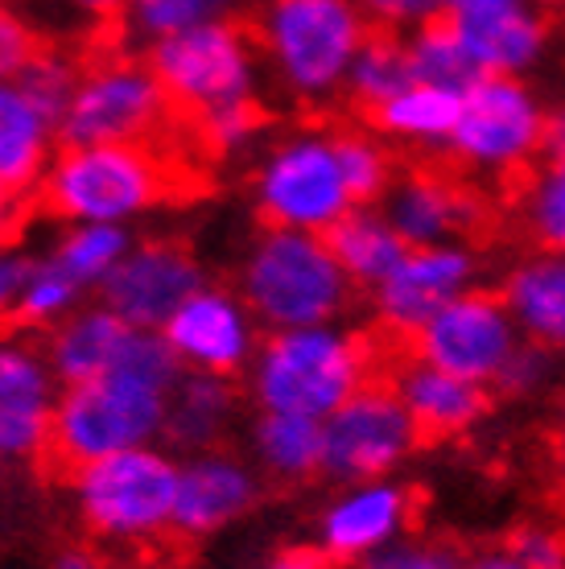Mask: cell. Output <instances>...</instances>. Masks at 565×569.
Instances as JSON below:
<instances>
[{
    "label": "cell",
    "mask_w": 565,
    "mask_h": 569,
    "mask_svg": "<svg viewBox=\"0 0 565 569\" xmlns=\"http://www.w3.org/2000/svg\"><path fill=\"white\" fill-rule=\"evenodd\" d=\"M458 108H463L458 91L409 83L400 96H393V100L384 103L380 112H371L368 120L384 141L409 144V149H422V153H442V149H450Z\"/></svg>",
    "instance_id": "obj_26"
},
{
    "label": "cell",
    "mask_w": 565,
    "mask_h": 569,
    "mask_svg": "<svg viewBox=\"0 0 565 569\" xmlns=\"http://www.w3.org/2000/svg\"><path fill=\"white\" fill-rule=\"evenodd\" d=\"M326 243H330V252L343 264V272L351 277L355 289H368V293L409 252V243L400 240V231L388 223V214L380 207L347 211L335 228L326 231Z\"/></svg>",
    "instance_id": "obj_27"
},
{
    "label": "cell",
    "mask_w": 565,
    "mask_h": 569,
    "mask_svg": "<svg viewBox=\"0 0 565 569\" xmlns=\"http://www.w3.org/2000/svg\"><path fill=\"white\" fill-rule=\"evenodd\" d=\"M422 446L405 400L396 397L393 380H371L343 400L323 421V475L335 483H368L388 479L405 458Z\"/></svg>",
    "instance_id": "obj_11"
},
{
    "label": "cell",
    "mask_w": 565,
    "mask_h": 569,
    "mask_svg": "<svg viewBox=\"0 0 565 569\" xmlns=\"http://www.w3.org/2000/svg\"><path fill=\"white\" fill-rule=\"evenodd\" d=\"M549 446H553V470H557V483H562V496H565V409L557 413Z\"/></svg>",
    "instance_id": "obj_47"
},
{
    "label": "cell",
    "mask_w": 565,
    "mask_h": 569,
    "mask_svg": "<svg viewBox=\"0 0 565 569\" xmlns=\"http://www.w3.org/2000/svg\"><path fill=\"white\" fill-rule=\"evenodd\" d=\"M26 207H38V199L33 194H17V190L0 182V243H9V236H17V223H21Z\"/></svg>",
    "instance_id": "obj_43"
},
{
    "label": "cell",
    "mask_w": 565,
    "mask_h": 569,
    "mask_svg": "<svg viewBox=\"0 0 565 569\" xmlns=\"http://www.w3.org/2000/svg\"><path fill=\"white\" fill-rule=\"evenodd\" d=\"M388 380H393L396 397L405 400V409H409L422 441L467 438L470 429H479L483 417L492 413L487 385L450 376V371L434 368V363H425V359L409 356V351L393 368Z\"/></svg>",
    "instance_id": "obj_20"
},
{
    "label": "cell",
    "mask_w": 565,
    "mask_h": 569,
    "mask_svg": "<svg viewBox=\"0 0 565 569\" xmlns=\"http://www.w3.org/2000/svg\"><path fill=\"white\" fill-rule=\"evenodd\" d=\"M198 289H202V269L186 243L145 240L141 248H128L125 260L103 277L99 301L120 313L128 327L161 330Z\"/></svg>",
    "instance_id": "obj_15"
},
{
    "label": "cell",
    "mask_w": 565,
    "mask_h": 569,
    "mask_svg": "<svg viewBox=\"0 0 565 569\" xmlns=\"http://www.w3.org/2000/svg\"><path fill=\"white\" fill-rule=\"evenodd\" d=\"M149 71L166 87L178 120L195 124L198 116L219 112L227 103L252 100V38L231 21L186 29V33L153 42Z\"/></svg>",
    "instance_id": "obj_10"
},
{
    "label": "cell",
    "mask_w": 565,
    "mask_h": 569,
    "mask_svg": "<svg viewBox=\"0 0 565 569\" xmlns=\"http://www.w3.org/2000/svg\"><path fill=\"white\" fill-rule=\"evenodd\" d=\"M240 392L227 376L186 368V376L174 385L170 409H166V429L161 438L182 455H202L215 450V441H224L231 417H236Z\"/></svg>",
    "instance_id": "obj_24"
},
{
    "label": "cell",
    "mask_w": 565,
    "mask_h": 569,
    "mask_svg": "<svg viewBox=\"0 0 565 569\" xmlns=\"http://www.w3.org/2000/svg\"><path fill=\"white\" fill-rule=\"evenodd\" d=\"M79 79H83V62H79V58H67L42 46L26 71L17 74V87L26 91L29 100H33V108H38L58 132L62 116H67V108H71V100H75V91H79Z\"/></svg>",
    "instance_id": "obj_35"
},
{
    "label": "cell",
    "mask_w": 565,
    "mask_h": 569,
    "mask_svg": "<svg viewBox=\"0 0 565 569\" xmlns=\"http://www.w3.org/2000/svg\"><path fill=\"white\" fill-rule=\"evenodd\" d=\"M467 569H528V566L512 553L508 545H499V549H483V553L467 557Z\"/></svg>",
    "instance_id": "obj_45"
},
{
    "label": "cell",
    "mask_w": 565,
    "mask_h": 569,
    "mask_svg": "<svg viewBox=\"0 0 565 569\" xmlns=\"http://www.w3.org/2000/svg\"><path fill=\"white\" fill-rule=\"evenodd\" d=\"M479 252L463 243H425L409 248L405 260L371 289V310L388 339L409 342L417 330L454 298L479 284Z\"/></svg>",
    "instance_id": "obj_13"
},
{
    "label": "cell",
    "mask_w": 565,
    "mask_h": 569,
    "mask_svg": "<svg viewBox=\"0 0 565 569\" xmlns=\"http://www.w3.org/2000/svg\"><path fill=\"white\" fill-rule=\"evenodd\" d=\"M442 13H479V9H495V4H512V0H438Z\"/></svg>",
    "instance_id": "obj_48"
},
{
    "label": "cell",
    "mask_w": 565,
    "mask_h": 569,
    "mask_svg": "<svg viewBox=\"0 0 565 569\" xmlns=\"http://www.w3.org/2000/svg\"><path fill=\"white\" fill-rule=\"evenodd\" d=\"M504 545H508L528 569H565V528H557V525L528 520V525L512 528V537Z\"/></svg>",
    "instance_id": "obj_38"
},
{
    "label": "cell",
    "mask_w": 565,
    "mask_h": 569,
    "mask_svg": "<svg viewBox=\"0 0 565 569\" xmlns=\"http://www.w3.org/2000/svg\"><path fill=\"white\" fill-rule=\"evenodd\" d=\"M58 376L38 330L0 335V458H38L54 429Z\"/></svg>",
    "instance_id": "obj_16"
},
{
    "label": "cell",
    "mask_w": 565,
    "mask_h": 569,
    "mask_svg": "<svg viewBox=\"0 0 565 569\" xmlns=\"http://www.w3.org/2000/svg\"><path fill=\"white\" fill-rule=\"evenodd\" d=\"M50 144H58L54 124L33 108L17 79H0V182L17 194H33L50 170Z\"/></svg>",
    "instance_id": "obj_25"
},
{
    "label": "cell",
    "mask_w": 565,
    "mask_h": 569,
    "mask_svg": "<svg viewBox=\"0 0 565 569\" xmlns=\"http://www.w3.org/2000/svg\"><path fill=\"white\" fill-rule=\"evenodd\" d=\"M128 335H132V327L120 313H112L108 306H91V310H71L58 327L46 330L42 339L54 376L71 388L116 371Z\"/></svg>",
    "instance_id": "obj_22"
},
{
    "label": "cell",
    "mask_w": 565,
    "mask_h": 569,
    "mask_svg": "<svg viewBox=\"0 0 565 569\" xmlns=\"http://www.w3.org/2000/svg\"><path fill=\"white\" fill-rule=\"evenodd\" d=\"M256 214L265 228L326 231L355 211L335 149V129H301L269 149L252 178Z\"/></svg>",
    "instance_id": "obj_9"
},
{
    "label": "cell",
    "mask_w": 565,
    "mask_h": 569,
    "mask_svg": "<svg viewBox=\"0 0 565 569\" xmlns=\"http://www.w3.org/2000/svg\"><path fill=\"white\" fill-rule=\"evenodd\" d=\"M260 499L256 475L240 458L202 450L190 455L178 470V508H174V541H198L207 532L252 512Z\"/></svg>",
    "instance_id": "obj_19"
},
{
    "label": "cell",
    "mask_w": 565,
    "mask_h": 569,
    "mask_svg": "<svg viewBox=\"0 0 565 569\" xmlns=\"http://www.w3.org/2000/svg\"><path fill=\"white\" fill-rule=\"evenodd\" d=\"M240 298L269 330H301L339 322L351 310L355 284L326 236L265 228L244 260Z\"/></svg>",
    "instance_id": "obj_3"
},
{
    "label": "cell",
    "mask_w": 565,
    "mask_h": 569,
    "mask_svg": "<svg viewBox=\"0 0 565 569\" xmlns=\"http://www.w3.org/2000/svg\"><path fill=\"white\" fill-rule=\"evenodd\" d=\"M359 569H467V557L446 541H425V537H400L396 545L359 561Z\"/></svg>",
    "instance_id": "obj_37"
},
{
    "label": "cell",
    "mask_w": 565,
    "mask_h": 569,
    "mask_svg": "<svg viewBox=\"0 0 565 569\" xmlns=\"http://www.w3.org/2000/svg\"><path fill=\"white\" fill-rule=\"evenodd\" d=\"M380 211L409 248H425V243L470 240L487 219V202L467 178H458L438 161H417L409 170H396L388 194L380 199Z\"/></svg>",
    "instance_id": "obj_14"
},
{
    "label": "cell",
    "mask_w": 565,
    "mask_h": 569,
    "mask_svg": "<svg viewBox=\"0 0 565 569\" xmlns=\"http://www.w3.org/2000/svg\"><path fill=\"white\" fill-rule=\"evenodd\" d=\"M521 327L499 293L492 289H470L450 306H442L409 342H400L409 356L434 363V368L475 380V385H499L508 359L521 351Z\"/></svg>",
    "instance_id": "obj_12"
},
{
    "label": "cell",
    "mask_w": 565,
    "mask_h": 569,
    "mask_svg": "<svg viewBox=\"0 0 565 569\" xmlns=\"http://www.w3.org/2000/svg\"><path fill=\"white\" fill-rule=\"evenodd\" d=\"M335 149L355 207H380L396 178L393 149L376 129H335Z\"/></svg>",
    "instance_id": "obj_32"
},
{
    "label": "cell",
    "mask_w": 565,
    "mask_h": 569,
    "mask_svg": "<svg viewBox=\"0 0 565 569\" xmlns=\"http://www.w3.org/2000/svg\"><path fill=\"white\" fill-rule=\"evenodd\" d=\"M549 112L533 87L512 74H483L463 91L450 149L458 170L479 178H524L545 157Z\"/></svg>",
    "instance_id": "obj_8"
},
{
    "label": "cell",
    "mask_w": 565,
    "mask_h": 569,
    "mask_svg": "<svg viewBox=\"0 0 565 569\" xmlns=\"http://www.w3.org/2000/svg\"><path fill=\"white\" fill-rule=\"evenodd\" d=\"M125 252L128 236L120 223H79L54 248V260L87 289V284H103V277L125 260Z\"/></svg>",
    "instance_id": "obj_34"
},
{
    "label": "cell",
    "mask_w": 565,
    "mask_h": 569,
    "mask_svg": "<svg viewBox=\"0 0 565 569\" xmlns=\"http://www.w3.org/2000/svg\"><path fill=\"white\" fill-rule=\"evenodd\" d=\"M54 569H112V566H108L99 553H91V549H83V545H79V549H67V553L58 557Z\"/></svg>",
    "instance_id": "obj_46"
},
{
    "label": "cell",
    "mask_w": 565,
    "mask_h": 569,
    "mask_svg": "<svg viewBox=\"0 0 565 569\" xmlns=\"http://www.w3.org/2000/svg\"><path fill=\"white\" fill-rule=\"evenodd\" d=\"M409 83H413V62H409L405 33L371 26V33L364 38L359 54H355L351 71H347V83H343L347 103L359 116H371L380 112L393 96H400Z\"/></svg>",
    "instance_id": "obj_29"
},
{
    "label": "cell",
    "mask_w": 565,
    "mask_h": 569,
    "mask_svg": "<svg viewBox=\"0 0 565 569\" xmlns=\"http://www.w3.org/2000/svg\"><path fill=\"white\" fill-rule=\"evenodd\" d=\"M38 50H42V42L29 33L26 21L0 4V79H17L33 62Z\"/></svg>",
    "instance_id": "obj_41"
},
{
    "label": "cell",
    "mask_w": 565,
    "mask_h": 569,
    "mask_svg": "<svg viewBox=\"0 0 565 569\" xmlns=\"http://www.w3.org/2000/svg\"><path fill=\"white\" fill-rule=\"evenodd\" d=\"M450 17L463 46H467L470 62L479 67V74H512V79H521L549 50V21L537 9H524L521 0L479 9V13Z\"/></svg>",
    "instance_id": "obj_21"
},
{
    "label": "cell",
    "mask_w": 565,
    "mask_h": 569,
    "mask_svg": "<svg viewBox=\"0 0 565 569\" xmlns=\"http://www.w3.org/2000/svg\"><path fill=\"white\" fill-rule=\"evenodd\" d=\"M260 569H335V561L323 549H285V553L269 557Z\"/></svg>",
    "instance_id": "obj_44"
},
{
    "label": "cell",
    "mask_w": 565,
    "mask_h": 569,
    "mask_svg": "<svg viewBox=\"0 0 565 569\" xmlns=\"http://www.w3.org/2000/svg\"><path fill=\"white\" fill-rule=\"evenodd\" d=\"M368 33L371 21L359 0H269L256 21V42L285 91L301 103L339 96Z\"/></svg>",
    "instance_id": "obj_5"
},
{
    "label": "cell",
    "mask_w": 565,
    "mask_h": 569,
    "mask_svg": "<svg viewBox=\"0 0 565 569\" xmlns=\"http://www.w3.org/2000/svg\"><path fill=\"white\" fill-rule=\"evenodd\" d=\"M161 330L174 342V351L182 356L186 368L195 371L236 380L256 359L252 310L244 306V298H231L227 289L202 284L195 298H186L178 306V313Z\"/></svg>",
    "instance_id": "obj_18"
},
{
    "label": "cell",
    "mask_w": 565,
    "mask_h": 569,
    "mask_svg": "<svg viewBox=\"0 0 565 569\" xmlns=\"http://www.w3.org/2000/svg\"><path fill=\"white\" fill-rule=\"evenodd\" d=\"M380 342L371 335L326 322V327L272 330L256 347L248 371H252V397L260 409L326 421L343 400L380 380Z\"/></svg>",
    "instance_id": "obj_2"
},
{
    "label": "cell",
    "mask_w": 565,
    "mask_h": 569,
    "mask_svg": "<svg viewBox=\"0 0 565 569\" xmlns=\"http://www.w3.org/2000/svg\"><path fill=\"white\" fill-rule=\"evenodd\" d=\"M553 356L549 347H541V342H521V351L508 359V368L499 376V392H508V397H537L541 388L553 380Z\"/></svg>",
    "instance_id": "obj_39"
},
{
    "label": "cell",
    "mask_w": 565,
    "mask_h": 569,
    "mask_svg": "<svg viewBox=\"0 0 565 569\" xmlns=\"http://www.w3.org/2000/svg\"><path fill=\"white\" fill-rule=\"evenodd\" d=\"M516 207L528 240L545 252H565V161L541 157L537 170L521 178Z\"/></svg>",
    "instance_id": "obj_31"
},
{
    "label": "cell",
    "mask_w": 565,
    "mask_h": 569,
    "mask_svg": "<svg viewBox=\"0 0 565 569\" xmlns=\"http://www.w3.org/2000/svg\"><path fill=\"white\" fill-rule=\"evenodd\" d=\"M359 9L376 29H393V33H413L429 17L442 13L438 0H359Z\"/></svg>",
    "instance_id": "obj_40"
},
{
    "label": "cell",
    "mask_w": 565,
    "mask_h": 569,
    "mask_svg": "<svg viewBox=\"0 0 565 569\" xmlns=\"http://www.w3.org/2000/svg\"><path fill=\"white\" fill-rule=\"evenodd\" d=\"M252 450L260 467L281 483L314 479V475H323V421L260 409L252 426Z\"/></svg>",
    "instance_id": "obj_28"
},
{
    "label": "cell",
    "mask_w": 565,
    "mask_h": 569,
    "mask_svg": "<svg viewBox=\"0 0 565 569\" xmlns=\"http://www.w3.org/2000/svg\"><path fill=\"white\" fill-rule=\"evenodd\" d=\"M231 0H128L125 21L132 33H141L149 42L186 33V29L224 21Z\"/></svg>",
    "instance_id": "obj_36"
},
{
    "label": "cell",
    "mask_w": 565,
    "mask_h": 569,
    "mask_svg": "<svg viewBox=\"0 0 565 569\" xmlns=\"http://www.w3.org/2000/svg\"><path fill=\"white\" fill-rule=\"evenodd\" d=\"M166 87L149 62L99 50L83 62V79L58 124V144H157L178 132Z\"/></svg>",
    "instance_id": "obj_6"
},
{
    "label": "cell",
    "mask_w": 565,
    "mask_h": 569,
    "mask_svg": "<svg viewBox=\"0 0 565 569\" xmlns=\"http://www.w3.org/2000/svg\"><path fill=\"white\" fill-rule=\"evenodd\" d=\"M541 4H553V9H565V0H541Z\"/></svg>",
    "instance_id": "obj_50"
},
{
    "label": "cell",
    "mask_w": 565,
    "mask_h": 569,
    "mask_svg": "<svg viewBox=\"0 0 565 569\" xmlns=\"http://www.w3.org/2000/svg\"><path fill=\"white\" fill-rule=\"evenodd\" d=\"M79 293H83V284L75 281L54 257L33 260V272H29L26 289H21V301H17V310L4 330H38V335H46V330L58 327V322L71 313ZM4 330H0V335H4Z\"/></svg>",
    "instance_id": "obj_33"
},
{
    "label": "cell",
    "mask_w": 565,
    "mask_h": 569,
    "mask_svg": "<svg viewBox=\"0 0 565 569\" xmlns=\"http://www.w3.org/2000/svg\"><path fill=\"white\" fill-rule=\"evenodd\" d=\"M75 4H83V9H91V13L112 17V13H125L128 0H75Z\"/></svg>",
    "instance_id": "obj_49"
},
{
    "label": "cell",
    "mask_w": 565,
    "mask_h": 569,
    "mask_svg": "<svg viewBox=\"0 0 565 569\" xmlns=\"http://www.w3.org/2000/svg\"><path fill=\"white\" fill-rule=\"evenodd\" d=\"M409 42V62H413V83H429L442 91H467L475 79H483L479 67L470 62L467 46L458 38L450 13L429 17L425 26H417L413 33H405Z\"/></svg>",
    "instance_id": "obj_30"
},
{
    "label": "cell",
    "mask_w": 565,
    "mask_h": 569,
    "mask_svg": "<svg viewBox=\"0 0 565 569\" xmlns=\"http://www.w3.org/2000/svg\"><path fill=\"white\" fill-rule=\"evenodd\" d=\"M170 392L145 385L128 371H108L58 397L54 429L33 462L46 479H79V470L108 455L145 446L166 429Z\"/></svg>",
    "instance_id": "obj_4"
},
{
    "label": "cell",
    "mask_w": 565,
    "mask_h": 569,
    "mask_svg": "<svg viewBox=\"0 0 565 569\" xmlns=\"http://www.w3.org/2000/svg\"><path fill=\"white\" fill-rule=\"evenodd\" d=\"M413 516H417V499L405 483H393V479L347 483L326 503L318 520V549L335 566H359L371 553L409 537Z\"/></svg>",
    "instance_id": "obj_17"
},
{
    "label": "cell",
    "mask_w": 565,
    "mask_h": 569,
    "mask_svg": "<svg viewBox=\"0 0 565 569\" xmlns=\"http://www.w3.org/2000/svg\"><path fill=\"white\" fill-rule=\"evenodd\" d=\"M178 462L161 450L132 446L79 470L75 496L91 532L108 541H128L149 549L174 541V508H178Z\"/></svg>",
    "instance_id": "obj_7"
},
{
    "label": "cell",
    "mask_w": 565,
    "mask_h": 569,
    "mask_svg": "<svg viewBox=\"0 0 565 569\" xmlns=\"http://www.w3.org/2000/svg\"><path fill=\"white\" fill-rule=\"evenodd\" d=\"M29 272H33V260L0 243V330L9 327V318H13L17 301H21V289H26Z\"/></svg>",
    "instance_id": "obj_42"
},
{
    "label": "cell",
    "mask_w": 565,
    "mask_h": 569,
    "mask_svg": "<svg viewBox=\"0 0 565 569\" xmlns=\"http://www.w3.org/2000/svg\"><path fill=\"white\" fill-rule=\"evenodd\" d=\"M207 173L211 161L178 124L157 144H58L33 199L71 223H125L149 207L202 194Z\"/></svg>",
    "instance_id": "obj_1"
},
{
    "label": "cell",
    "mask_w": 565,
    "mask_h": 569,
    "mask_svg": "<svg viewBox=\"0 0 565 569\" xmlns=\"http://www.w3.org/2000/svg\"><path fill=\"white\" fill-rule=\"evenodd\" d=\"M499 298L524 339L549 351H565V252L537 248L521 257L504 277Z\"/></svg>",
    "instance_id": "obj_23"
}]
</instances>
